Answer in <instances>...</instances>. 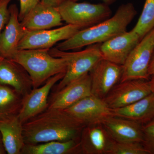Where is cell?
I'll return each mask as SVG.
<instances>
[{"label": "cell", "instance_id": "1", "mask_svg": "<svg viewBox=\"0 0 154 154\" xmlns=\"http://www.w3.org/2000/svg\"><path fill=\"white\" fill-rule=\"evenodd\" d=\"M85 126L64 110L47 109L23 124L24 142L36 144L79 139Z\"/></svg>", "mask_w": 154, "mask_h": 154}, {"label": "cell", "instance_id": "2", "mask_svg": "<svg viewBox=\"0 0 154 154\" xmlns=\"http://www.w3.org/2000/svg\"><path fill=\"white\" fill-rule=\"evenodd\" d=\"M137 14L132 3L122 4L113 17L94 26L81 29L70 38L57 43L55 48L63 51H69L103 43L126 31Z\"/></svg>", "mask_w": 154, "mask_h": 154}, {"label": "cell", "instance_id": "3", "mask_svg": "<svg viewBox=\"0 0 154 154\" xmlns=\"http://www.w3.org/2000/svg\"><path fill=\"white\" fill-rule=\"evenodd\" d=\"M48 49L19 50L12 60L23 67L30 76L33 88H38L56 75L65 72L66 60L50 54Z\"/></svg>", "mask_w": 154, "mask_h": 154}, {"label": "cell", "instance_id": "4", "mask_svg": "<svg viewBox=\"0 0 154 154\" xmlns=\"http://www.w3.org/2000/svg\"><path fill=\"white\" fill-rule=\"evenodd\" d=\"M99 46L98 44L93 45L86 49L75 52L63 51L55 47L49 49L51 55L64 59L67 64L65 75L57 86L56 91L89 73L94 66L103 59Z\"/></svg>", "mask_w": 154, "mask_h": 154}, {"label": "cell", "instance_id": "5", "mask_svg": "<svg viewBox=\"0 0 154 154\" xmlns=\"http://www.w3.org/2000/svg\"><path fill=\"white\" fill-rule=\"evenodd\" d=\"M63 21L85 28L105 21L111 16L109 6L66 0L57 8Z\"/></svg>", "mask_w": 154, "mask_h": 154}, {"label": "cell", "instance_id": "6", "mask_svg": "<svg viewBox=\"0 0 154 154\" xmlns=\"http://www.w3.org/2000/svg\"><path fill=\"white\" fill-rule=\"evenodd\" d=\"M154 48V28L137 45L122 65L120 82L149 80L148 69Z\"/></svg>", "mask_w": 154, "mask_h": 154}, {"label": "cell", "instance_id": "7", "mask_svg": "<svg viewBox=\"0 0 154 154\" xmlns=\"http://www.w3.org/2000/svg\"><path fill=\"white\" fill-rule=\"evenodd\" d=\"M82 29L80 26L67 24L56 28L27 31L19 42L18 49H50Z\"/></svg>", "mask_w": 154, "mask_h": 154}, {"label": "cell", "instance_id": "8", "mask_svg": "<svg viewBox=\"0 0 154 154\" xmlns=\"http://www.w3.org/2000/svg\"><path fill=\"white\" fill-rule=\"evenodd\" d=\"M152 93L149 80H128L116 85L103 100L110 109H116L137 102Z\"/></svg>", "mask_w": 154, "mask_h": 154}, {"label": "cell", "instance_id": "9", "mask_svg": "<svg viewBox=\"0 0 154 154\" xmlns=\"http://www.w3.org/2000/svg\"><path fill=\"white\" fill-rule=\"evenodd\" d=\"M122 66L102 59L89 72L91 79V93L104 99L113 87L120 82Z\"/></svg>", "mask_w": 154, "mask_h": 154}, {"label": "cell", "instance_id": "10", "mask_svg": "<svg viewBox=\"0 0 154 154\" xmlns=\"http://www.w3.org/2000/svg\"><path fill=\"white\" fill-rule=\"evenodd\" d=\"M65 73H61L51 77L42 85L33 88L23 98L22 106L17 114L22 124L47 109L50 92L54 85L63 78Z\"/></svg>", "mask_w": 154, "mask_h": 154}, {"label": "cell", "instance_id": "11", "mask_svg": "<svg viewBox=\"0 0 154 154\" xmlns=\"http://www.w3.org/2000/svg\"><path fill=\"white\" fill-rule=\"evenodd\" d=\"M63 110L85 126L102 123L106 118L114 116L112 109L103 99L93 95Z\"/></svg>", "mask_w": 154, "mask_h": 154}, {"label": "cell", "instance_id": "12", "mask_svg": "<svg viewBox=\"0 0 154 154\" xmlns=\"http://www.w3.org/2000/svg\"><path fill=\"white\" fill-rule=\"evenodd\" d=\"M91 95V79L88 73L56 91L47 109L65 110Z\"/></svg>", "mask_w": 154, "mask_h": 154}, {"label": "cell", "instance_id": "13", "mask_svg": "<svg viewBox=\"0 0 154 154\" xmlns=\"http://www.w3.org/2000/svg\"><path fill=\"white\" fill-rule=\"evenodd\" d=\"M141 39L132 29L103 42L99 48L104 59L122 66Z\"/></svg>", "mask_w": 154, "mask_h": 154}, {"label": "cell", "instance_id": "14", "mask_svg": "<svg viewBox=\"0 0 154 154\" xmlns=\"http://www.w3.org/2000/svg\"><path fill=\"white\" fill-rule=\"evenodd\" d=\"M10 18L0 33V57L12 60L19 51L18 46L27 31L19 19V11L15 4L9 7Z\"/></svg>", "mask_w": 154, "mask_h": 154}, {"label": "cell", "instance_id": "15", "mask_svg": "<svg viewBox=\"0 0 154 154\" xmlns=\"http://www.w3.org/2000/svg\"><path fill=\"white\" fill-rule=\"evenodd\" d=\"M80 140L85 154H108L114 141L102 123L84 127Z\"/></svg>", "mask_w": 154, "mask_h": 154}, {"label": "cell", "instance_id": "16", "mask_svg": "<svg viewBox=\"0 0 154 154\" xmlns=\"http://www.w3.org/2000/svg\"><path fill=\"white\" fill-rule=\"evenodd\" d=\"M62 18L57 8L40 1L21 21L27 31L51 29L63 25Z\"/></svg>", "mask_w": 154, "mask_h": 154}, {"label": "cell", "instance_id": "17", "mask_svg": "<svg viewBox=\"0 0 154 154\" xmlns=\"http://www.w3.org/2000/svg\"><path fill=\"white\" fill-rule=\"evenodd\" d=\"M0 85L10 86L24 98L33 89L30 76L23 67L12 60H0Z\"/></svg>", "mask_w": 154, "mask_h": 154}, {"label": "cell", "instance_id": "18", "mask_svg": "<svg viewBox=\"0 0 154 154\" xmlns=\"http://www.w3.org/2000/svg\"><path fill=\"white\" fill-rule=\"evenodd\" d=\"M113 140L142 143L143 132L141 124L118 116H110L102 122Z\"/></svg>", "mask_w": 154, "mask_h": 154}, {"label": "cell", "instance_id": "19", "mask_svg": "<svg viewBox=\"0 0 154 154\" xmlns=\"http://www.w3.org/2000/svg\"><path fill=\"white\" fill-rule=\"evenodd\" d=\"M0 133L4 147L8 154H21L25 143L23 134V124L17 115L2 119Z\"/></svg>", "mask_w": 154, "mask_h": 154}, {"label": "cell", "instance_id": "20", "mask_svg": "<svg viewBox=\"0 0 154 154\" xmlns=\"http://www.w3.org/2000/svg\"><path fill=\"white\" fill-rule=\"evenodd\" d=\"M112 110L114 116L126 119L143 125L154 118V94L151 93L137 102Z\"/></svg>", "mask_w": 154, "mask_h": 154}, {"label": "cell", "instance_id": "21", "mask_svg": "<svg viewBox=\"0 0 154 154\" xmlns=\"http://www.w3.org/2000/svg\"><path fill=\"white\" fill-rule=\"evenodd\" d=\"M82 154L80 139L66 141H52L36 144H25L21 154Z\"/></svg>", "mask_w": 154, "mask_h": 154}, {"label": "cell", "instance_id": "22", "mask_svg": "<svg viewBox=\"0 0 154 154\" xmlns=\"http://www.w3.org/2000/svg\"><path fill=\"white\" fill-rule=\"evenodd\" d=\"M23 99L14 89L0 85V119L9 118L15 116L17 111L19 112Z\"/></svg>", "mask_w": 154, "mask_h": 154}, {"label": "cell", "instance_id": "23", "mask_svg": "<svg viewBox=\"0 0 154 154\" xmlns=\"http://www.w3.org/2000/svg\"><path fill=\"white\" fill-rule=\"evenodd\" d=\"M154 28V0H145L142 12L133 30L140 38Z\"/></svg>", "mask_w": 154, "mask_h": 154}, {"label": "cell", "instance_id": "24", "mask_svg": "<svg viewBox=\"0 0 154 154\" xmlns=\"http://www.w3.org/2000/svg\"><path fill=\"white\" fill-rule=\"evenodd\" d=\"M108 154H149L142 143L114 140Z\"/></svg>", "mask_w": 154, "mask_h": 154}, {"label": "cell", "instance_id": "25", "mask_svg": "<svg viewBox=\"0 0 154 154\" xmlns=\"http://www.w3.org/2000/svg\"><path fill=\"white\" fill-rule=\"evenodd\" d=\"M143 132V145L149 154H154V118L142 125Z\"/></svg>", "mask_w": 154, "mask_h": 154}, {"label": "cell", "instance_id": "26", "mask_svg": "<svg viewBox=\"0 0 154 154\" xmlns=\"http://www.w3.org/2000/svg\"><path fill=\"white\" fill-rule=\"evenodd\" d=\"M12 0H0V33L5 28L10 18L8 6Z\"/></svg>", "mask_w": 154, "mask_h": 154}, {"label": "cell", "instance_id": "27", "mask_svg": "<svg viewBox=\"0 0 154 154\" xmlns=\"http://www.w3.org/2000/svg\"><path fill=\"white\" fill-rule=\"evenodd\" d=\"M20 10L19 11V19L20 22L24 19L29 11L37 5L41 0H19Z\"/></svg>", "mask_w": 154, "mask_h": 154}, {"label": "cell", "instance_id": "28", "mask_svg": "<svg viewBox=\"0 0 154 154\" xmlns=\"http://www.w3.org/2000/svg\"><path fill=\"white\" fill-rule=\"evenodd\" d=\"M66 0H41L45 5L57 8Z\"/></svg>", "mask_w": 154, "mask_h": 154}, {"label": "cell", "instance_id": "29", "mask_svg": "<svg viewBox=\"0 0 154 154\" xmlns=\"http://www.w3.org/2000/svg\"><path fill=\"white\" fill-rule=\"evenodd\" d=\"M148 73L150 76L154 75V48L152 54L151 60L149 66Z\"/></svg>", "mask_w": 154, "mask_h": 154}, {"label": "cell", "instance_id": "30", "mask_svg": "<svg viewBox=\"0 0 154 154\" xmlns=\"http://www.w3.org/2000/svg\"><path fill=\"white\" fill-rule=\"evenodd\" d=\"M149 82L152 92L154 94V75L151 76L149 80Z\"/></svg>", "mask_w": 154, "mask_h": 154}, {"label": "cell", "instance_id": "31", "mask_svg": "<svg viewBox=\"0 0 154 154\" xmlns=\"http://www.w3.org/2000/svg\"><path fill=\"white\" fill-rule=\"evenodd\" d=\"M6 151L4 147V144L2 140V135L0 133V154L5 153Z\"/></svg>", "mask_w": 154, "mask_h": 154}, {"label": "cell", "instance_id": "32", "mask_svg": "<svg viewBox=\"0 0 154 154\" xmlns=\"http://www.w3.org/2000/svg\"><path fill=\"white\" fill-rule=\"evenodd\" d=\"M72 1H75V2H78V1H81V0H72ZM104 4H106L110 6V5H112L116 2L118 0H101Z\"/></svg>", "mask_w": 154, "mask_h": 154}, {"label": "cell", "instance_id": "33", "mask_svg": "<svg viewBox=\"0 0 154 154\" xmlns=\"http://www.w3.org/2000/svg\"><path fill=\"white\" fill-rule=\"evenodd\" d=\"M2 58L0 57V60H1L2 59Z\"/></svg>", "mask_w": 154, "mask_h": 154}, {"label": "cell", "instance_id": "34", "mask_svg": "<svg viewBox=\"0 0 154 154\" xmlns=\"http://www.w3.org/2000/svg\"><path fill=\"white\" fill-rule=\"evenodd\" d=\"M1 121H2V119H0V122H1Z\"/></svg>", "mask_w": 154, "mask_h": 154}]
</instances>
